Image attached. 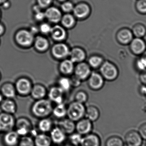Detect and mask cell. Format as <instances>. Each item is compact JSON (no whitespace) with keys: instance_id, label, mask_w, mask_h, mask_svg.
<instances>
[{"instance_id":"cell-59","label":"cell","mask_w":146,"mask_h":146,"mask_svg":"<svg viewBox=\"0 0 146 146\" xmlns=\"http://www.w3.org/2000/svg\"><path fill=\"white\" fill-rule=\"evenodd\" d=\"M145 146H146V144H145Z\"/></svg>"},{"instance_id":"cell-29","label":"cell","mask_w":146,"mask_h":146,"mask_svg":"<svg viewBox=\"0 0 146 146\" xmlns=\"http://www.w3.org/2000/svg\"><path fill=\"white\" fill-rule=\"evenodd\" d=\"M2 109L5 113L13 114L16 111V105L13 101L10 99H6L1 103Z\"/></svg>"},{"instance_id":"cell-53","label":"cell","mask_w":146,"mask_h":146,"mask_svg":"<svg viewBox=\"0 0 146 146\" xmlns=\"http://www.w3.org/2000/svg\"><path fill=\"white\" fill-rule=\"evenodd\" d=\"M3 101V97L1 94H0V103H1Z\"/></svg>"},{"instance_id":"cell-15","label":"cell","mask_w":146,"mask_h":146,"mask_svg":"<svg viewBox=\"0 0 146 146\" xmlns=\"http://www.w3.org/2000/svg\"><path fill=\"white\" fill-rule=\"evenodd\" d=\"M32 87L30 81L25 79L19 80L16 84V91L21 95L23 96L30 94Z\"/></svg>"},{"instance_id":"cell-9","label":"cell","mask_w":146,"mask_h":146,"mask_svg":"<svg viewBox=\"0 0 146 146\" xmlns=\"http://www.w3.org/2000/svg\"><path fill=\"white\" fill-rule=\"evenodd\" d=\"M134 37L131 29L127 27L121 28L116 34L117 40L122 45H129Z\"/></svg>"},{"instance_id":"cell-46","label":"cell","mask_w":146,"mask_h":146,"mask_svg":"<svg viewBox=\"0 0 146 146\" xmlns=\"http://www.w3.org/2000/svg\"><path fill=\"white\" fill-rule=\"evenodd\" d=\"M139 79L141 84L146 85V69L140 73Z\"/></svg>"},{"instance_id":"cell-5","label":"cell","mask_w":146,"mask_h":146,"mask_svg":"<svg viewBox=\"0 0 146 146\" xmlns=\"http://www.w3.org/2000/svg\"><path fill=\"white\" fill-rule=\"evenodd\" d=\"M93 123L86 117L82 118L76 122L75 132L82 136L92 132Z\"/></svg>"},{"instance_id":"cell-58","label":"cell","mask_w":146,"mask_h":146,"mask_svg":"<svg viewBox=\"0 0 146 146\" xmlns=\"http://www.w3.org/2000/svg\"><path fill=\"white\" fill-rule=\"evenodd\" d=\"M59 1H65V0H59Z\"/></svg>"},{"instance_id":"cell-36","label":"cell","mask_w":146,"mask_h":146,"mask_svg":"<svg viewBox=\"0 0 146 146\" xmlns=\"http://www.w3.org/2000/svg\"><path fill=\"white\" fill-rule=\"evenodd\" d=\"M35 45L37 49L44 51L48 48V43L45 39L42 37H38L36 39Z\"/></svg>"},{"instance_id":"cell-3","label":"cell","mask_w":146,"mask_h":146,"mask_svg":"<svg viewBox=\"0 0 146 146\" xmlns=\"http://www.w3.org/2000/svg\"><path fill=\"white\" fill-rule=\"evenodd\" d=\"M103 76L108 81H114L119 75V71L116 66L110 62H106L100 68Z\"/></svg>"},{"instance_id":"cell-8","label":"cell","mask_w":146,"mask_h":146,"mask_svg":"<svg viewBox=\"0 0 146 146\" xmlns=\"http://www.w3.org/2000/svg\"><path fill=\"white\" fill-rule=\"evenodd\" d=\"M143 139L138 131L131 130L125 135L124 143L129 146H141Z\"/></svg>"},{"instance_id":"cell-55","label":"cell","mask_w":146,"mask_h":146,"mask_svg":"<svg viewBox=\"0 0 146 146\" xmlns=\"http://www.w3.org/2000/svg\"><path fill=\"white\" fill-rule=\"evenodd\" d=\"M64 146H76L74 145H72V144H70V143H68V144H66Z\"/></svg>"},{"instance_id":"cell-6","label":"cell","mask_w":146,"mask_h":146,"mask_svg":"<svg viewBox=\"0 0 146 146\" xmlns=\"http://www.w3.org/2000/svg\"><path fill=\"white\" fill-rule=\"evenodd\" d=\"M129 45L132 54L137 56L141 55L146 50V42L143 38L134 37Z\"/></svg>"},{"instance_id":"cell-16","label":"cell","mask_w":146,"mask_h":146,"mask_svg":"<svg viewBox=\"0 0 146 146\" xmlns=\"http://www.w3.org/2000/svg\"><path fill=\"white\" fill-rule=\"evenodd\" d=\"M54 123L49 117L39 119L37 124V129L39 133L47 134L54 127Z\"/></svg>"},{"instance_id":"cell-44","label":"cell","mask_w":146,"mask_h":146,"mask_svg":"<svg viewBox=\"0 0 146 146\" xmlns=\"http://www.w3.org/2000/svg\"><path fill=\"white\" fill-rule=\"evenodd\" d=\"M62 8L65 12H69L74 9L73 4L69 2L64 3L62 5Z\"/></svg>"},{"instance_id":"cell-27","label":"cell","mask_w":146,"mask_h":146,"mask_svg":"<svg viewBox=\"0 0 146 146\" xmlns=\"http://www.w3.org/2000/svg\"><path fill=\"white\" fill-rule=\"evenodd\" d=\"M89 12V8L86 4H79L74 9V13L75 16L79 18H82L86 16Z\"/></svg>"},{"instance_id":"cell-45","label":"cell","mask_w":146,"mask_h":146,"mask_svg":"<svg viewBox=\"0 0 146 146\" xmlns=\"http://www.w3.org/2000/svg\"><path fill=\"white\" fill-rule=\"evenodd\" d=\"M51 29L50 26L47 24H43L40 26V30L43 33H47L50 32Z\"/></svg>"},{"instance_id":"cell-21","label":"cell","mask_w":146,"mask_h":146,"mask_svg":"<svg viewBox=\"0 0 146 146\" xmlns=\"http://www.w3.org/2000/svg\"><path fill=\"white\" fill-rule=\"evenodd\" d=\"M67 106L64 103L56 104L53 107L52 115L58 120H61L67 117Z\"/></svg>"},{"instance_id":"cell-4","label":"cell","mask_w":146,"mask_h":146,"mask_svg":"<svg viewBox=\"0 0 146 146\" xmlns=\"http://www.w3.org/2000/svg\"><path fill=\"white\" fill-rule=\"evenodd\" d=\"M16 130L15 132L19 136L23 137L30 134L33 129L31 122L27 118H19L16 122Z\"/></svg>"},{"instance_id":"cell-42","label":"cell","mask_w":146,"mask_h":146,"mask_svg":"<svg viewBox=\"0 0 146 146\" xmlns=\"http://www.w3.org/2000/svg\"><path fill=\"white\" fill-rule=\"evenodd\" d=\"M89 62L92 67H97L102 63V59L101 57H99L94 56L90 58Z\"/></svg>"},{"instance_id":"cell-24","label":"cell","mask_w":146,"mask_h":146,"mask_svg":"<svg viewBox=\"0 0 146 146\" xmlns=\"http://www.w3.org/2000/svg\"><path fill=\"white\" fill-rule=\"evenodd\" d=\"M44 14L50 21L54 23L59 21L61 18V14L60 10L54 7L48 9Z\"/></svg>"},{"instance_id":"cell-17","label":"cell","mask_w":146,"mask_h":146,"mask_svg":"<svg viewBox=\"0 0 146 146\" xmlns=\"http://www.w3.org/2000/svg\"><path fill=\"white\" fill-rule=\"evenodd\" d=\"M100 116L99 109L94 105L86 106L85 117L90 120L93 123L97 121Z\"/></svg>"},{"instance_id":"cell-40","label":"cell","mask_w":146,"mask_h":146,"mask_svg":"<svg viewBox=\"0 0 146 146\" xmlns=\"http://www.w3.org/2000/svg\"><path fill=\"white\" fill-rule=\"evenodd\" d=\"M19 146H35L34 139L28 135L23 136L19 142Z\"/></svg>"},{"instance_id":"cell-1","label":"cell","mask_w":146,"mask_h":146,"mask_svg":"<svg viewBox=\"0 0 146 146\" xmlns=\"http://www.w3.org/2000/svg\"><path fill=\"white\" fill-rule=\"evenodd\" d=\"M53 103L48 99L35 100L31 107V113L37 119L48 117L52 115Z\"/></svg>"},{"instance_id":"cell-52","label":"cell","mask_w":146,"mask_h":146,"mask_svg":"<svg viewBox=\"0 0 146 146\" xmlns=\"http://www.w3.org/2000/svg\"><path fill=\"white\" fill-rule=\"evenodd\" d=\"M141 56L143 58H144V59L146 61V50L145 51V52Z\"/></svg>"},{"instance_id":"cell-20","label":"cell","mask_w":146,"mask_h":146,"mask_svg":"<svg viewBox=\"0 0 146 146\" xmlns=\"http://www.w3.org/2000/svg\"><path fill=\"white\" fill-rule=\"evenodd\" d=\"M35 146H51L52 142L47 134L38 133L34 138Z\"/></svg>"},{"instance_id":"cell-28","label":"cell","mask_w":146,"mask_h":146,"mask_svg":"<svg viewBox=\"0 0 146 146\" xmlns=\"http://www.w3.org/2000/svg\"><path fill=\"white\" fill-rule=\"evenodd\" d=\"M50 32L53 38L55 40H63L66 37V33L65 30L60 26L56 25L51 28Z\"/></svg>"},{"instance_id":"cell-37","label":"cell","mask_w":146,"mask_h":146,"mask_svg":"<svg viewBox=\"0 0 146 146\" xmlns=\"http://www.w3.org/2000/svg\"><path fill=\"white\" fill-rule=\"evenodd\" d=\"M59 87H60L64 93L69 91L72 87L71 81L67 78H61L59 81Z\"/></svg>"},{"instance_id":"cell-19","label":"cell","mask_w":146,"mask_h":146,"mask_svg":"<svg viewBox=\"0 0 146 146\" xmlns=\"http://www.w3.org/2000/svg\"><path fill=\"white\" fill-rule=\"evenodd\" d=\"M89 87L91 89L95 91L99 90L103 87L104 81L102 76L95 73L92 74L88 82Z\"/></svg>"},{"instance_id":"cell-22","label":"cell","mask_w":146,"mask_h":146,"mask_svg":"<svg viewBox=\"0 0 146 146\" xmlns=\"http://www.w3.org/2000/svg\"><path fill=\"white\" fill-rule=\"evenodd\" d=\"M53 55L57 58H62L69 54V50L64 44H58L54 46L52 50Z\"/></svg>"},{"instance_id":"cell-62","label":"cell","mask_w":146,"mask_h":146,"mask_svg":"<svg viewBox=\"0 0 146 146\" xmlns=\"http://www.w3.org/2000/svg\"><path fill=\"white\" fill-rule=\"evenodd\" d=\"M0 132H1V131H0Z\"/></svg>"},{"instance_id":"cell-23","label":"cell","mask_w":146,"mask_h":146,"mask_svg":"<svg viewBox=\"0 0 146 146\" xmlns=\"http://www.w3.org/2000/svg\"><path fill=\"white\" fill-rule=\"evenodd\" d=\"M19 136L15 131L7 132L4 137V141L8 146H15L19 142Z\"/></svg>"},{"instance_id":"cell-39","label":"cell","mask_w":146,"mask_h":146,"mask_svg":"<svg viewBox=\"0 0 146 146\" xmlns=\"http://www.w3.org/2000/svg\"><path fill=\"white\" fill-rule=\"evenodd\" d=\"M136 11L141 15H146V0H137L135 3Z\"/></svg>"},{"instance_id":"cell-13","label":"cell","mask_w":146,"mask_h":146,"mask_svg":"<svg viewBox=\"0 0 146 146\" xmlns=\"http://www.w3.org/2000/svg\"><path fill=\"white\" fill-rule=\"evenodd\" d=\"M80 146H101V139L98 134L92 132L82 137Z\"/></svg>"},{"instance_id":"cell-47","label":"cell","mask_w":146,"mask_h":146,"mask_svg":"<svg viewBox=\"0 0 146 146\" xmlns=\"http://www.w3.org/2000/svg\"><path fill=\"white\" fill-rule=\"evenodd\" d=\"M38 1L40 7H45L50 4L52 0H38Z\"/></svg>"},{"instance_id":"cell-56","label":"cell","mask_w":146,"mask_h":146,"mask_svg":"<svg viewBox=\"0 0 146 146\" xmlns=\"http://www.w3.org/2000/svg\"><path fill=\"white\" fill-rule=\"evenodd\" d=\"M5 1H6V0H0V4L5 2Z\"/></svg>"},{"instance_id":"cell-50","label":"cell","mask_w":146,"mask_h":146,"mask_svg":"<svg viewBox=\"0 0 146 146\" xmlns=\"http://www.w3.org/2000/svg\"><path fill=\"white\" fill-rule=\"evenodd\" d=\"M35 16H36V19H37L38 20H42L45 16L44 13L38 11L37 12Z\"/></svg>"},{"instance_id":"cell-54","label":"cell","mask_w":146,"mask_h":146,"mask_svg":"<svg viewBox=\"0 0 146 146\" xmlns=\"http://www.w3.org/2000/svg\"><path fill=\"white\" fill-rule=\"evenodd\" d=\"M3 3H4V7H7L8 6H9V4L8 3V2H5Z\"/></svg>"},{"instance_id":"cell-48","label":"cell","mask_w":146,"mask_h":146,"mask_svg":"<svg viewBox=\"0 0 146 146\" xmlns=\"http://www.w3.org/2000/svg\"><path fill=\"white\" fill-rule=\"evenodd\" d=\"M139 92L141 96L145 97L146 95V85L141 84L139 88Z\"/></svg>"},{"instance_id":"cell-49","label":"cell","mask_w":146,"mask_h":146,"mask_svg":"<svg viewBox=\"0 0 146 146\" xmlns=\"http://www.w3.org/2000/svg\"><path fill=\"white\" fill-rule=\"evenodd\" d=\"M70 81H71L72 86H73L74 87H77L80 85V79H78L77 77L76 79H73V80H70Z\"/></svg>"},{"instance_id":"cell-43","label":"cell","mask_w":146,"mask_h":146,"mask_svg":"<svg viewBox=\"0 0 146 146\" xmlns=\"http://www.w3.org/2000/svg\"><path fill=\"white\" fill-rule=\"evenodd\" d=\"M139 134L142 139L146 140V122L142 123L140 125L138 130Z\"/></svg>"},{"instance_id":"cell-12","label":"cell","mask_w":146,"mask_h":146,"mask_svg":"<svg viewBox=\"0 0 146 146\" xmlns=\"http://www.w3.org/2000/svg\"><path fill=\"white\" fill-rule=\"evenodd\" d=\"M57 126L67 135H70L75 132L76 122L68 117L59 120Z\"/></svg>"},{"instance_id":"cell-57","label":"cell","mask_w":146,"mask_h":146,"mask_svg":"<svg viewBox=\"0 0 146 146\" xmlns=\"http://www.w3.org/2000/svg\"><path fill=\"white\" fill-rule=\"evenodd\" d=\"M129 146L128 145H126V144H124V146Z\"/></svg>"},{"instance_id":"cell-25","label":"cell","mask_w":146,"mask_h":146,"mask_svg":"<svg viewBox=\"0 0 146 146\" xmlns=\"http://www.w3.org/2000/svg\"><path fill=\"white\" fill-rule=\"evenodd\" d=\"M90 70L89 67L85 63L79 64L76 69V77L80 79H84L89 75Z\"/></svg>"},{"instance_id":"cell-11","label":"cell","mask_w":146,"mask_h":146,"mask_svg":"<svg viewBox=\"0 0 146 146\" xmlns=\"http://www.w3.org/2000/svg\"><path fill=\"white\" fill-rule=\"evenodd\" d=\"M50 137L52 143L60 145L64 143L67 139V135L59 127H54L50 132Z\"/></svg>"},{"instance_id":"cell-35","label":"cell","mask_w":146,"mask_h":146,"mask_svg":"<svg viewBox=\"0 0 146 146\" xmlns=\"http://www.w3.org/2000/svg\"><path fill=\"white\" fill-rule=\"evenodd\" d=\"M73 62L70 60H66L62 63L60 66L61 70L62 72L65 74H69L73 71Z\"/></svg>"},{"instance_id":"cell-38","label":"cell","mask_w":146,"mask_h":146,"mask_svg":"<svg viewBox=\"0 0 146 146\" xmlns=\"http://www.w3.org/2000/svg\"><path fill=\"white\" fill-rule=\"evenodd\" d=\"M135 67L138 72L141 73L146 69V61L141 56H139L135 62Z\"/></svg>"},{"instance_id":"cell-2","label":"cell","mask_w":146,"mask_h":146,"mask_svg":"<svg viewBox=\"0 0 146 146\" xmlns=\"http://www.w3.org/2000/svg\"><path fill=\"white\" fill-rule=\"evenodd\" d=\"M86 106L74 100L67 106V117L76 122L85 117Z\"/></svg>"},{"instance_id":"cell-33","label":"cell","mask_w":146,"mask_h":146,"mask_svg":"<svg viewBox=\"0 0 146 146\" xmlns=\"http://www.w3.org/2000/svg\"><path fill=\"white\" fill-rule=\"evenodd\" d=\"M74 101L80 103L85 104L88 100V94L84 91L77 92L74 95Z\"/></svg>"},{"instance_id":"cell-31","label":"cell","mask_w":146,"mask_h":146,"mask_svg":"<svg viewBox=\"0 0 146 146\" xmlns=\"http://www.w3.org/2000/svg\"><path fill=\"white\" fill-rule=\"evenodd\" d=\"M3 95L7 98L11 99L15 96V88L11 84H7L4 85L1 89Z\"/></svg>"},{"instance_id":"cell-14","label":"cell","mask_w":146,"mask_h":146,"mask_svg":"<svg viewBox=\"0 0 146 146\" xmlns=\"http://www.w3.org/2000/svg\"><path fill=\"white\" fill-rule=\"evenodd\" d=\"M16 40L18 43L22 46H29L33 41L32 33L26 30H21L16 35Z\"/></svg>"},{"instance_id":"cell-60","label":"cell","mask_w":146,"mask_h":146,"mask_svg":"<svg viewBox=\"0 0 146 146\" xmlns=\"http://www.w3.org/2000/svg\"><path fill=\"white\" fill-rule=\"evenodd\" d=\"M59 146V145H57V146Z\"/></svg>"},{"instance_id":"cell-51","label":"cell","mask_w":146,"mask_h":146,"mask_svg":"<svg viewBox=\"0 0 146 146\" xmlns=\"http://www.w3.org/2000/svg\"><path fill=\"white\" fill-rule=\"evenodd\" d=\"M3 30H4V29H3V27L1 25H0V35L3 33Z\"/></svg>"},{"instance_id":"cell-30","label":"cell","mask_w":146,"mask_h":146,"mask_svg":"<svg viewBox=\"0 0 146 146\" xmlns=\"http://www.w3.org/2000/svg\"><path fill=\"white\" fill-rule=\"evenodd\" d=\"M124 144V141L121 137L117 135H112L106 139L105 146H123Z\"/></svg>"},{"instance_id":"cell-10","label":"cell","mask_w":146,"mask_h":146,"mask_svg":"<svg viewBox=\"0 0 146 146\" xmlns=\"http://www.w3.org/2000/svg\"><path fill=\"white\" fill-rule=\"evenodd\" d=\"M64 93L59 87H51L47 93L48 99L55 104L64 103Z\"/></svg>"},{"instance_id":"cell-41","label":"cell","mask_w":146,"mask_h":146,"mask_svg":"<svg viewBox=\"0 0 146 146\" xmlns=\"http://www.w3.org/2000/svg\"><path fill=\"white\" fill-rule=\"evenodd\" d=\"M74 23V19L71 15H64L62 19V23L65 27H72Z\"/></svg>"},{"instance_id":"cell-18","label":"cell","mask_w":146,"mask_h":146,"mask_svg":"<svg viewBox=\"0 0 146 146\" xmlns=\"http://www.w3.org/2000/svg\"><path fill=\"white\" fill-rule=\"evenodd\" d=\"M47 90L42 85H37L33 87L31 93L32 97L35 100L46 98L47 95Z\"/></svg>"},{"instance_id":"cell-34","label":"cell","mask_w":146,"mask_h":146,"mask_svg":"<svg viewBox=\"0 0 146 146\" xmlns=\"http://www.w3.org/2000/svg\"><path fill=\"white\" fill-rule=\"evenodd\" d=\"M69 135V143L76 146H80L83 136L75 132Z\"/></svg>"},{"instance_id":"cell-26","label":"cell","mask_w":146,"mask_h":146,"mask_svg":"<svg viewBox=\"0 0 146 146\" xmlns=\"http://www.w3.org/2000/svg\"><path fill=\"white\" fill-rule=\"evenodd\" d=\"M134 37L143 38L146 35V27L141 23H137L133 26L132 30Z\"/></svg>"},{"instance_id":"cell-7","label":"cell","mask_w":146,"mask_h":146,"mask_svg":"<svg viewBox=\"0 0 146 146\" xmlns=\"http://www.w3.org/2000/svg\"><path fill=\"white\" fill-rule=\"evenodd\" d=\"M15 125L13 117L11 114L4 113L0 114V131L9 132L11 131Z\"/></svg>"},{"instance_id":"cell-61","label":"cell","mask_w":146,"mask_h":146,"mask_svg":"<svg viewBox=\"0 0 146 146\" xmlns=\"http://www.w3.org/2000/svg\"><path fill=\"white\" fill-rule=\"evenodd\" d=\"M145 97L146 98V96H145Z\"/></svg>"},{"instance_id":"cell-32","label":"cell","mask_w":146,"mask_h":146,"mask_svg":"<svg viewBox=\"0 0 146 146\" xmlns=\"http://www.w3.org/2000/svg\"><path fill=\"white\" fill-rule=\"evenodd\" d=\"M71 61L73 62H80L82 61L85 57V54L82 50L79 49H74L72 50L70 54Z\"/></svg>"}]
</instances>
